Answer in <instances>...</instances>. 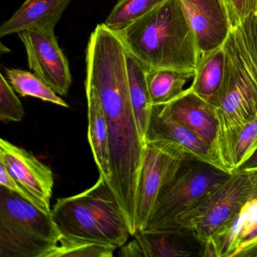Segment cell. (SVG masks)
I'll use <instances>...</instances> for the list:
<instances>
[{"mask_svg": "<svg viewBox=\"0 0 257 257\" xmlns=\"http://www.w3.org/2000/svg\"><path fill=\"white\" fill-rule=\"evenodd\" d=\"M127 51L116 32L98 24L87 44L85 86L100 100L107 122L112 179L109 186L136 233L137 189L145 143L129 88Z\"/></svg>", "mask_w": 257, "mask_h": 257, "instance_id": "1", "label": "cell"}, {"mask_svg": "<svg viewBox=\"0 0 257 257\" xmlns=\"http://www.w3.org/2000/svg\"><path fill=\"white\" fill-rule=\"evenodd\" d=\"M117 34L148 72L195 71L201 59L195 34L177 0H165Z\"/></svg>", "mask_w": 257, "mask_h": 257, "instance_id": "2", "label": "cell"}, {"mask_svg": "<svg viewBox=\"0 0 257 257\" xmlns=\"http://www.w3.org/2000/svg\"><path fill=\"white\" fill-rule=\"evenodd\" d=\"M225 73L213 102L218 120V157L231 173V153L237 135L257 115V64L240 27L223 45Z\"/></svg>", "mask_w": 257, "mask_h": 257, "instance_id": "3", "label": "cell"}, {"mask_svg": "<svg viewBox=\"0 0 257 257\" xmlns=\"http://www.w3.org/2000/svg\"><path fill=\"white\" fill-rule=\"evenodd\" d=\"M52 214L61 235L70 238L118 248L132 236L125 213L101 175L84 192L58 198Z\"/></svg>", "mask_w": 257, "mask_h": 257, "instance_id": "4", "label": "cell"}, {"mask_svg": "<svg viewBox=\"0 0 257 257\" xmlns=\"http://www.w3.org/2000/svg\"><path fill=\"white\" fill-rule=\"evenodd\" d=\"M61 235L52 213L0 186V257H47Z\"/></svg>", "mask_w": 257, "mask_h": 257, "instance_id": "5", "label": "cell"}, {"mask_svg": "<svg viewBox=\"0 0 257 257\" xmlns=\"http://www.w3.org/2000/svg\"><path fill=\"white\" fill-rule=\"evenodd\" d=\"M254 197H257V184L252 168L236 170L177 216L171 228H186L204 243L228 225Z\"/></svg>", "mask_w": 257, "mask_h": 257, "instance_id": "6", "label": "cell"}, {"mask_svg": "<svg viewBox=\"0 0 257 257\" xmlns=\"http://www.w3.org/2000/svg\"><path fill=\"white\" fill-rule=\"evenodd\" d=\"M231 174L198 159H188L161 189L154 209L143 230L171 228L177 216L193 207Z\"/></svg>", "mask_w": 257, "mask_h": 257, "instance_id": "7", "label": "cell"}, {"mask_svg": "<svg viewBox=\"0 0 257 257\" xmlns=\"http://www.w3.org/2000/svg\"><path fill=\"white\" fill-rule=\"evenodd\" d=\"M191 158L193 157L174 143L146 141L137 189L136 232L147 225L161 189Z\"/></svg>", "mask_w": 257, "mask_h": 257, "instance_id": "8", "label": "cell"}, {"mask_svg": "<svg viewBox=\"0 0 257 257\" xmlns=\"http://www.w3.org/2000/svg\"><path fill=\"white\" fill-rule=\"evenodd\" d=\"M28 66L58 95L66 96L73 82L70 64L58 44L55 30H29L19 33Z\"/></svg>", "mask_w": 257, "mask_h": 257, "instance_id": "9", "label": "cell"}, {"mask_svg": "<svg viewBox=\"0 0 257 257\" xmlns=\"http://www.w3.org/2000/svg\"><path fill=\"white\" fill-rule=\"evenodd\" d=\"M0 162L43 210L52 213L54 176L49 166L40 162L32 153L3 138L0 140Z\"/></svg>", "mask_w": 257, "mask_h": 257, "instance_id": "10", "label": "cell"}, {"mask_svg": "<svg viewBox=\"0 0 257 257\" xmlns=\"http://www.w3.org/2000/svg\"><path fill=\"white\" fill-rule=\"evenodd\" d=\"M195 34L201 58L223 46L231 27L223 0H177Z\"/></svg>", "mask_w": 257, "mask_h": 257, "instance_id": "11", "label": "cell"}, {"mask_svg": "<svg viewBox=\"0 0 257 257\" xmlns=\"http://www.w3.org/2000/svg\"><path fill=\"white\" fill-rule=\"evenodd\" d=\"M147 140H165L174 143L192 157L228 172L211 146L166 113L162 106H153L146 136Z\"/></svg>", "mask_w": 257, "mask_h": 257, "instance_id": "12", "label": "cell"}, {"mask_svg": "<svg viewBox=\"0 0 257 257\" xmlns=\"http://www.w3.org/2000/svg\"><path fill=\"white\" fill-rule=\"evenodd\" d=\"M162 106L166 113L211 146L217 154L218 120L213 105L189 90Z\"/></svg>", "mask_w": 257, "mask_h": 257, "instance_id": "13", "label": "cell"}, {"mask_svg": "<svg viewBox=\"0 0 257 257\" xmlns=\"http://www.w3.org/2000/svg\"><path fill=\"white\" fill-rule=\"evenodd\" d=\"M133 237L144 257L201 256L204 246L192 231L183 228L141 230Z\"/></svg>", "mask_w": 257, "mask_h": 257, "instance_id": "14", "label": "cell"}, {"mask_svg": "<svg viewBox=\"0 0 257 257\" xmlns=\"http://www.w3.org/2000/svg\"><path fill=\"white\" fill-rule=\"evenodd\" d=\"M71 0H25L0 27V37L29 30H55Z\"/></svg>", "mask_w": 257, "mask_h": 257, "instance_id": "15", "label": "cell"}, {"mask_svg": "<svg viewBox=\"0 0 257 257\" xmlns=\"http://www.w3.org/2000/svg\"><path fill=\"white\" fill-rule=\"evenodd\" d=\"M85 93L88 103V142L100 175L109 184L112 171L107 122L97 94L86 88Z\"/></svg>", "mask_w": 257, "mask_h": 257, "instance_id": "16", "label": "cell"}, {"mask_svg": "<svg viewBox=\"0 0 257 257\" xmlns=\"http://www.w3.org/2000/svg\"><path fill=\"white\" fill-rule=\"evenodd\" d=\"M256 228L257 197H254L243 204L228 225L211 237L219 256L231 257Z\"/></svg>", "mask_w": 257, "mask_h": 257, "instance_id": "17", "label": "cell"}, {"mask_svg": "<svg viewBox=\"0 0 257 257\" xmlns=\"http://www.w3.org/2000/svg\"><path fill=\"white\" fill-rule=\"evenodd\" d=\"M127 63L132 106L140 135L145 143L153 108L147 84L148 71L142 63L129 52L127 55Z\"/></svg>", "mask_w": 257, "mask_h": 257, "instance_id": "18", "label": "cell"}, {"mask_svg": "<svg viewBox=\"0 0 257 257\" xmlns=\"http://www.w3.org/2000/svg\"><path fill=\"white\" fill-rule=\"evenodd\" d=\"M225 73L223 46L201 57L189 90L213 105Z\"/></svg>", "mask_w": 257, "mask_h": 257, "instance_id": "19", "label": "cell"}, {"mask_svg": "<svg viewBox=\"0 0 257 257\" xmlns=\"http://www.w3.org/2000/svg\"><path fill=\"white\" fill-rule=\"evenodd\" d=\"M195 71L156 70L147 73V84L153 106L171 103L189 91L186 84L193 79Z\"/></svg>", "mask_w": 257, "mask_h": 257, "instance_id": "20", "label": "cell"}, {"mask_svg": "<svg viewBox=\"0 0 257 257\" xmlns=\"http://www.w3.org/2000/svg\"><path fill=\"white\" fill-rule=\"evenodd\" d=\"M7 80L21 97H32L61 107L69 105L35 73L16 68L6 69Z\"/></svg>", "mask_w": 257, "mask_h": 257, "instance_id": "21", "label": "cell"}, {"mask_svg": "<svg viewBox=\"0 0 257 257\" xmlns=\"http://www.w3.org/2000/svg\"><path fill=\"white\" fill-rule=\"evenodd\" d=\"M165 0H118L104 22L114 32H119L153 11Z\"/></svg>", "mask_w": 257, "mask_h": 257, "instance_id": "22", "label": "cell"}, {"mask_svg": "<svg viewBox=\"0 0 257 257\" xmlns=\"http://www.w3.org/2000/svg\"><path fill=\"white\" fill-rule=\"evenodd\" d=\"M117 248L61 235L58 244L47 257H112Z\"/></svg>", "mask_w": 257, "mask_h": 257, "instance_id": "23", "label": "cell"}, {"mask_svg": "<svg viewBox=\"0 0 257 257\" xmlns=\"http://www.w3.org/2000/svg\"><path fill=\"white\" fill-rule=\"evenodd\" d=\"M257 150V115L240 130L233 145L231 173L240 167Z\"/></svg>", "mask_w": 257, "mask_h": 257, "instance_id": "24", "label": "cell"}, {"mask_svg": "<svg viewBox=\"0 0 257 257\" xmlns=\"http://www.w3.org/2000/svg\"><path fill=\"white\" fill-rule=\"evenodd\" d=\"M3 73L0 74V120L4 123L24 119L25 108Z\"/></svg>", "mask_w": 257, "mask_h": 257, "instance_id": "25", "label": "cell"}, {"mask_svg": "<svg viewBox=\"0 0 257 257\" xmlns=\"http://www.w3.org/2000/svg\"><path fill=\"white\" fill-rule=\"evenodd\" d=\"M231 29L241 25L242 22L257 12V0H223Z\"/></svg>", "mask_w": 257, "mask_h": 257, "instance_id": "26", "label": "cell"}, {"mask_svg": "<svg viewBox=\"0 0 257 257\" xmlns=\"http://www.w3.org/2000/svg\"><path fill=\"white\" fill-rule=\"evenodd\" d=\"M240 28L243 32L248 48L257 64V14L251 15L246 18Z\"/></svg>", "mask_w": 257, "mask_h": 257, "instance_id": "27", "label": "cell"}, {"mask_svg": "<svg viewBox=\"0 0 257 257\" xmlns=\"http://www.w3.org/2000/svg\"><path fill=\"white\" fill-rule=\"evenodd\" d=\"M0 186H4V187L7 188V189H10V190L16 192V193L19 194L21 196L25 198V199L31 201V203L35 204V205L38 206L39 207L41 208L38 202H37L28 192H27L19 184V183L13 178V176L9 172L8 170L6 168L4 164L1 162H0ZM42 210H43V209H42Z\"/></svg>", "mask_w": 257, "mask_h": 257, "instance_id": "28", "label": "cell"}, {"mask_svg": "<svg viewBox=\"0 0 257 257\" xmlns=\"http://www.w3.org/2000/svg\"><path fill=\"white\" fill-rule=\"evenodd\" d=\"M231 257H257V236L243 242Z\"/></svg>", "mask_w": 257, "mask_h": 257, "instance_id": "29", "label": "cell"}, {"mask_svg": "<svg viewBox=\"0 0 257 257\" xmlns=\"http://www.w3.org/2000/svg\"><path fill=\"white\" fill-rule=\"evenodd\" d=\"M120 249V256L124 257H144V252L136 239H134L127 245H123Z\"/></svg>", "mask_w": 257, "mask_h": 257, "instance_id": "30", "label": "cell"}, {"mask_svg": "<svg viewBox=\"0 0 257 257\" xmlns=\"http://www.w3.org/2000/svg\"><path fill=\"white\" fill-rule=\"evenodd\" d=\"M255 167H257V150H255V153L240 167L239 169H248V168H255Z\"/></svg>", "mask_w": 257, "mask_h": 257, "instance_id": "31", "label": "cell"}, {"mask_svg": "<svg viewBox=\"0 0 257 257\" xmlns=\"http://www.w3.org/2000/svg\"><path fill=\"white\" fill-rule=\"evenodd\" d=\"M0 51H1V54H6L8 53V52H11L9 48H7V46H4V43H1L0 44Z\"/></svg>", "mask_w": 257, "mask_h": 257, "instance_id": "32", "label": "cell"}, {"mask_svg": "<svg viewBox=\"0 0 257 257\" xmlns=\"http://www.w3.org/2000/svg\"><path fill=\"white\" fill-rule=\"evenodd\" d=\"M256 14H257V12H256Z\"/></svg>", "mask_w": 257, "mask_h": 257, "instance_id": "33", "label": "cell"}]
</instances>
